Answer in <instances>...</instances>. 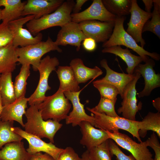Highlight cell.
<instances>
[{"mask_svg":"<svg viewBox=\"0 0 160 160\" xmlns=\"http://www.w3.org/2000/svg\"><path fill=\"white\" fill-rule=\"evenodd\" d=\"M25 115L27 118L24 127L25 131L40 138H48L50 142L54 143V136L62 127V124L52 119L44 120L35 105H30Z\"/></svg>","mask_w":160,"mask_h":160,"instance_id":"6da1fadb","label":"cell"},{"mask_svg":"<svg viewBox=\"0 0 160 160\" xmlns=\"http://www.w3.org/2000/svg\"><path fill=\"white\" fill-rule=\"evenodd\" d=\"M75 4L73 0L64 1L54 12L39 18H33L26 24L27 29L33 36L44 30L53 27H62L71 21V12Z\"/></svg>","mask_w":160,"mask_h":160,"instance_id":"7a4b0ae2","label":"cell"},{"mask_svg":"<svg viewBox=\"0 0 160 160\" xmlns=\"http://www.w3.org/2000/svg\"><path fill=\"white\" fill-rule=\"evenodd\" d=\"M125 16H116L114 27L112 33L108 40L103 42L102 47H109L115 46L123 45L130 48L137 53L143 59L145 63L149 58L159 61L160 55L155 52H150L139 46L132 37L125 30L124 23Z\"/></svg>","mask_w":160,"mask_h":160,"instance_id":"3957f363","label":"cell"},{"mask_svg":"<svg viewBox=\"0 0 160 160\" xmlns=\"http://www.w3.org/2000/svg\"><path fill=\"white\" fill-rule=\"evenodd\" d=\"M16 52L18 62L22 65H31L34 71H37L42 57L51 51L61 52L62 50L48 36L45 41L25 47H17Z\"/></svg>","mask_w":160,"mask_h":160,"instance_id":"277c9868","label":"cell"},{"mask_svg":"<svg viewBox=\"0 0 160 160\" xmlns=\"http://www.w3.org/2000/svg\"><path fill=\"white\" fill-rule=\"evenodd\" d=\"M36 106L44 120L52 119L59 122L66 119L71 104L63 92L58 89L53 95L46 96L42 102Z\"/></svg>","mask_w":160,"mask_h":160,"instance_id":"5b68a950","label":"cell"},{"mask_svg":"<svg viewBox=\"0 0 160 160\" xmlns=\"http://www.w3.org/2000/svg\"><path fill=\"white\" fill-rule=\"evenodd\" d=\"M87 109L94 116V126L95 127L111 132H119V129L125 130L130 133L134 137H136L139 142H142L138 132V121L129 120L119 116H109L104 113L93 111L89 107H87Z\"/></svg>","mask_w":160,"mask_h":160,"instance_id":"8992f818","label":"cell"},{"mask_svg":"<svg viewBox=\"0 0 160 160\" xmlns=\"http://www.w3.org/2000/svg\"><path fill=\"white\" fill-rule=\"evenodd\" d=\"M60 62L56 57H51L47 55L41 60L38 68L40 77L38 85L34 92L28 98L30 105H37L45 99L46 92L51 89L48 84V80L50 73L55 71Z\"/></svg>","mask_w":160,"mask_h":160,"instance_id":"52a82bcc","label":"cell"},{"mask_svg":"<svg viewBox=\"0 0 160 160\" xmlns=\"http://www.w3.org/2000/svg\"><path fill=\"white\" fill-rule=\"evenodd\" d=\"M134 72V78L127 85L124 90L121 106L117 110L119 114L122 113L123 118L132 121H136V114L142 107L141 101L137 104L136 89V84L141 75L138 72Z\"/></svg>","mask_w":160,"mask_h":160,"instance_id":"ba28073f","label":"cell"},{"mask_svg":"<svg viewBox=\"0 0 160 160\" xmlns=\"http://www.w3.org/2000/svg\"><path fill=\"white\" fill-rule=\"evenodd\" d=\"M34 18L33 15H28L8 23L13 35L12 44L15 48L19 46L25 47L41 41L43 38L41 33H40L33 36L28 29L23 28L25 24Z\"/></svg>","mask_w":160,"mask_h":160,"instance_id":"9c48e42d","label":"cell"},{"mask_svg":"<svg viewBox=\"0 0 160 160\" xmlns=\"http://www.w3.org/2000/svg\"><path fill=\"white\" fill-rule=\"evenodd\" d=\"M132 4L130 11L131 17L126 31L137 43H140L141 47L143 48L146 43L142 37V30L145 23L152 17V13L142 9L136 0H132Z\"/></svg>","mask_w":160,"mask_h":160,"instance_id":"30bf717a","label":"cell"},{"mask_svg":"<svg viewBox=\"0 0 160 160\" xmlns=\"http://www.w3.org/2000/svg\"><path fill=\"white\" fill-rule=\"evenodd\" d=\"M105 131L110 139L129 152L136 160H153V155L148 148L145 141L137 143L127 135L119 132H111Z\"/></svg>","mask_w":160,"mask_h":160,"instance_id":"8fae6325","label":"cell"},{"mask_svg":"<svg viewBox=\"0 0 160 160\" xmlns=\"http://www.w3.org/2000/svg\"><path fill=\"white\" fill-rule=\"evenodd\" d=\"M12 130L28 141L29 146L26 150L31 155L43 152L50 155L55 160H57L63 149L57 147L50 142H46L41 138L26 132L19 127H13Z\"/></svg>","mask_w":160,"mask_h":160,"instance_id":"7c38bea8","label":"cell"},{"mask_svg":"<svg viewBox=\"0 0 160 160\" xmlns=\"http://www.w3.org/2000/svg\"><path fill=\"white\" fill-rule=\"evenodd\" d=\"M71 21L79 23L85 20H95L101 22H115L116 16L109 12L102 0H94L87 9L81 12L71 15Z\"/></svg>","mask_w":160,"mask_h":160,"instance_id":"4fadbf2b","label":"cell"},{"mask_svg":"<svg viewBox=\"0 0 160 160\" xmlns=\"http://www.w3.org/2000/svg\"><path fill=\"white\" fill-rule=\"evenodd\" d=\"M115 22L87 20L80 22L79 25L87 37L94 39L96 43H103L108 40L111 36Z\"/></svg>","mask_w":160,"mask_h":160,"instance_id":"5bb4252c","label":"cell"},{"mask_svg":"<svg viewBox=\"0 0 160 160\" xmlns=\"http://www.w3.org/2000/svg\"><path fill=\"white\" fill-rule=\"evenodd\" d=\"M87 37L80 28L79 23L71 21L61 27L55 42L58 46H74L79 51L81 42Z\"/></svg>","mask_w":160,"mask_h":160,"instance_id":"9a60e30c","label":"cell"},{"mask_svg":"<svg viewBox=\"0 0 160 160\" xmlns=\"http://www.w3.org/2000/svg\"><path fill=\"white\" fill-rule=\"evenodd\" d=\"M155 65L154 60L149 58L145 64H139L135 69L134 72H139L144 80L143 89L137 94L139 98L149 96L153 90L160 87V74L156 73L153 69Z\"/></svg>","mask_w":160,"mask_h":160,"instance_id":"2e32d148","label":"cell"},{"mask_svg":"<svg viewBox=\"0 0 160 160\" xmlns=\"http://www.w3.org/2000/svg\"><path fill=\"white\" fill-rule=\"evenodd\" d=\"M81 90L77 92L65 91L63 93L66 97L71 102L73 106L72 111L68 115L65 119L67 124H71L73 127L79 125L83 121H87L93 126L94 125V117L89 116L85 112L84 105L80 102L79 96Z\"/></svg>","mask_w":160,"mask_h":160,"instance_id":"e0dca14e","label":"cell"},{"mask_svg":"<svg viewBox=\"0 0 160 160\" xmlns=\"http://www.w3.org/2000/svg\"><path fill=\"white\" fill-rule=\"evenodd\" d=\"M64 1V0H28L22 16L33 15L38 19L53 12Z\"/></svg>","mask_w":160,"mask_h":160,"instance_id":"ac0fdd59","label":"cell"},{"mask_svg":"<svg viewBox=\"0 0 160 160\" xmlns=\"http://www.w3.org/2000/svg\"><path fill=\"white\" fill-rule=\"evenodd\" d=\"M82 134L80 143L88 150L110 139L105 131L95 128L90 123L84 121L79 125Z\"/></svg>","mask_w":160,"mask_h":160,"instance_id":"d6986e66","label":"cell"},{"mask_svg":"<svg viewBox=\"0 0 160 160\" xmlns=\"http://www.w3.org/2000/svg\"><path fill=\"white\" fill-rule=\"evenodd\" d=\"M28 98L22 96L13 102L3 106L0 117L2 121H16L24 128L23 117L27 108Z\"/></svg>","mask_w":160,"mask_h":160,"instance_id":"ffe728a7","label":"cell"},{"mask_svg":"<svg viewBox=\"0 0 160 160\" xmlns=\"http://www.w3.org/2000/svg\"><path fill=\"white\" fill-rule=\"evenodd\" d=\"M100 64L101 66L105 70L106 74L105 77L99 79L100 81L110 83L116 87L122 99L124 89L127 85L134 78L135 72L133 74H130L116 72L109 67L107 61L105 59L101 60Z\"/></svg>","mask_w":160,"mask_h":160,"instance_id":"44dd1931","label":"cell"},{"mask_svg":"<svg viewBox=\"0 0 160 160\" xmlns=\"http://www.w3.org/2000/svg\"><path fill=\"white\" fill-rule=\"evenodd\" d=\"M69 65L79 84L85 83L91 79H95L103 73L102 71L97 66H96L93 68L86 66L80 58L73 59Z\"/></svg>","mask_w":160,"mask_h":160,"instance_id":"7402d4cb","label":"cell"},{"mask_svg":"<svg viewBox=\"0 0 160 160\" xmlns=\"http://www.w3.org/2000/svg\"><path fill=\"white\" fill-rule=\"evenodd\" d=\"M102 52L113 54L120 57L126 63L127 65L126 71L128 74H133L136 67L142 62H144L141 57L133 54L128 48L123 49L120 46L104 48Z\"/></svg>","mask_w":160,"mask_h":160,"instance_id":"603a6c76","label":"cell"},{"mask_svg":"<svg viewBox=\"0 0 160 160\" xmlns=\"http://www.w3.org/2000/svg\"><path fill=\"white\" fill-rule=\"evenodd\" d=\"M31 157L23 142L7 143L0 150V160H30Z\"/></svg>","mask_w":160,"mask_h":160,"instance_id":"cb8c5ba5","label":"cell"},{"mask_svg":"<svg viewBox=\"0 0 160 160\" xmlns=\"http://www.w3.org/2000/svg\"><path fill=\"white\" fill-rule=\"evenodd\" d=\"M26 2L21 0H0V7H4L1 10L2 22L8 23L21 18Z\"/></svg>","mask_w":160,"mask_h":160,"instance_id":"d4e9b609","label":"cell"},{"mask_svg":"<svg viewBox=\"0 0 160 160\" xmlns=\"http://www.w3.org/2000/svg\"><path fill=\"white\" fill-rule=\"evenodd\" d=\"M56 71L60 82L59 89L63 92H77L80 90L79 84L70 66H59Z\"/></svg>","mask_w":160,"mask_h":160,"instance_id":"484cf974","label":"cell"},{"mask_svg":"<svg viewBox=\"0 0 160 160\" xmlns=\"http://www.w3.org/2000/svg\"><path fill=\"white\" fill-rule=\"evenodd\" d=\"M12 42L0 48V75L12 73L16 68L18 57Z\"/></svg>","mask_w":160,"mask_h":160,"instance_id":"4316f807","label":"cell"},{"mask_svg":"<svg viewBox=\"0 0 160 160\" xmlns=\"http://www.w3.org/2000/svg\"><path fill=\"white\" fill-rule=\"evenodd\" d=\"M137 127L140 137H144L149 130L156 132L160 138V112H149L142 120L138 121Z\"/></svg>","mask_w":160,"mask_h":160,"instance_id":"83f0119b","label":"cell"},{"mask_svg":"<svg viewBox=\"0 0 160 160\" xmlns=\"http://www.w3.org/2000/svg\"><path fill=\"white\" fill-rule=\"evenodd\" d=\"M0 94L3 106L13 102L16 99L12 73L0 75Z\"/></svg>","mask_w":160,"mask_h":160,"instance_id":"f1b7e54d","label":"cell"},{"mask_svg":"<svg viewBox=\"0 0 160 160\" xmlns=\"http://www.w3.org/2000/svg\"><path fill=\"white\" fill-rule=\"evenodd\" d=\"M102 3L111 14L118 16H123L130 14L132 0H102Z\"/></svg>","mask_w":160,"mask_h":160,"instance_id":"f546056e","label":"cell"},{"mask_svg":"<svg viewBox=\"0 0 160 160\" xmlns=\"http://www.w3.org/2000/svg\"><path fill=\"white\" fill-rule=\"evenodd\" d=\"M14 121H1L0 123V149L6 144L13 142H20L23 139L12 130Z\"/></svg>","mask_w":160,"mask_h":160,"instance_id":"4dcf8cb0","label":"cell"},{"mask_svg":"<svg viewBox=\"0 0 160 160\" xmlns=\"http://www.w3.org/2000/svg\"><path fill=\"white\" fill-rule=\"evenodd\" d=\"M30 65H22L19 74L15 78L14 87L16 99L25 95L26 81L30 74Z\"/></svg>","mask_w":160,"mask_h":160,"instance_id":"1f68e13d","label":"cell"},{"mask_svg":"<svg viewBox=\"0 0 160 160\" xmlns=\"http://www.w3.org/2000/svg\"><path fill=\"white\" fill-rule=\"evenodd\" d=\"M153 10L152 19L145 23L142 33L146 31L152 32L160 39V1L153 0Z\"/></svg>","mask_w":160,"mask_h":160,"instance_id":"d6a6232c","label":"cell"},{"mask_svg":"<svg viewBox=\"0 0 160 160\" xmlns=\"http://www.w3.org/2000/svg\"><path fill=\"white\" fill-rule=\"evenodd\" d=\"M109 139L97 146L87 150L90 160H112L109 149Z\"/></svg>","mask_w":160,"mask_h":160,"instance_id":"836d02e7","label":"cell"},{"mask_svg":"<svg viewBox=\"0 0 160 160\" xmlns=\"http://www.w3.org/2000/svg\"><path fill=\"white\" fill-rule=\"evenodd\" d=\"M94 87L99 91L101 97L117 100V96L119 94L117 88L108 83L97 80L93 82Z\"/></svg>","mask_w":160,"mask_h":160,"instance_id":"e575fe53","label":"cell"},{"mask_svg":"<svg viewBox=\"0 0 160 160\" xmlns=\"http://www.w3.org/2000/svg\"><path fill=\"white\" fill-rule=\"evenodd\" d=\"M117 100L101 97L97 105L90 109L95 112L104 113L107 116L113 117L119 116L115 109V105Z\"/></svg>","mask_w":160,"mask_h":160,"instance_id":"d590c367","label":"cell"},{"mask_svg":"<svg viewBox=\"0 0 160 160\" xmlns=\"http://www.w3.org/2000/svg\"><path fill=\"white\" fill-rule=\"evenodd\" d=\"M13 38V35L8 23L2 22L0 24V48L12 43Z\"/></svg>","mask_w":160,"mask_h":160,"instance_id":"8d00e7d4","label":"cell"},{"mask_svg":"<svg viewBox=\"0 0 160 160\" xmlns=\"http://www.w3.org/2000/svg\"><path fill=\"white\" fill-rule=\"evenodd\" d=\"M108 145L111 155L115 156L116 160H136L131 154L129 156L125 154L112 140L109 139Z\"/></svg>","mask_w":160,"mask_h":160,"instance_id":"74e56055","label":"cell"},{"mask_svg":"<svg viewBox=\"0 0 160 160\" xmlns=\"http://www.w3.org/2000/svg\"><path fill=\"white\" fill-rule=\"evenodd\" d=\"M157 136L153 132L150 137L145 141L147 146L152 148L155 152L153 160H160V144Z\"/></svg>","mask_w":160,"mask_h":160,"instance_id":"f35d334b","label":"cell"},{"mask_svg":"<svg viewBox=\"0 0 160 160\" xmlns=\"http://www.w3.org/2000/svg\"><path fill=\"white\" fill-rule=\"evenodd\" d=\"M57 160H82L74 150L71 147H67L59 154Z\"/></svg>","mask_w":160,"mask_h":160,"instance_id":"ab89813d","label":"cell"},{"mask_svg":"<svg viewBox=\"0 0 160 160\" xmlns=\"http://www.w3.org/2000/svg\"><path fill=\"white\" fill-rule=\"evenodd\" d=\"M82 45L84 49L89 52L94 51L97 47L96 42L93 39L87 37L83 41Z\"/></svg>","mask_w":160,"mask_h":160,"instance_id":"60d3db41","label":"cell"},{"mask_svg":"<svg viewBox=\"0 0 160 160\" xmlns=\"http://www.w3.org/2000/svg\"><path fill=\"white\" fill-rule=\"evenodd\" d=\"M30 160H55L53 158L48 154L39 152L31 155Z\"/></svg>","mask_w":160,"mask_h":160,"instance_id":"b9f144b4","label":"cell"},{"mask_svg":"<svg viewBox=\"0 0 160 160\" xmlns=\"http://www.w3.org/2000/svg\"><path fill=\"white\" fill-rule=\"evenodd\" d=\"M88 1L87 0H76V3L74 4L72 9L73 14L77 13L79 12L83 4Z\"/></svg>","mask_w":160,"mask_h":160,"instance_id":"7bdbcfd3","label":"cell"},{"mask_svg":"<svg viewBox=\"0 0 160 160\" xmlns=\"http://www.w3.org/2000/svg\"><path fill=\"white\" fill-rule=\"evenodd\" d=\"M145 6V11L151 13V9L153 6V0H143Z\"/></svg>","mask_w":160,"mask_h":160,"instance_id":"ee69618b","label":"cell"},{"mask_svg":"<svg viewBox=\"0 0 160 160\" xmlns=\"http://www.w3.org/2000/svg\"><path fill=\"white\" fill-rule=\"evenodd\" d=\"M153 107L158 111L160 112V98L158 97L152 101Z\"/></svg>","mask_w":160,"mask_h":160,"instance_id":"f6af8a7d","label":"cell"},{"mask_svg":"<svg viewBox=\"0 0 160 160\" xmlns=\"http://www.w3.org/2000/svg\"><path fill=\"white\" fill-rule=\"evenodd\" d=\"M82 160H90L88 155V151L87 150L84 152L81 155Z\"/></svg>","mask_w":160,"mask_h":160,"instance_id":"bcb514c9","label":"cell"},{"mask_svg":"<svg viewBox=\"0 0 160 160\" xmlns=\"http://www.w3.org/2000/svg\"><path fill=\"white\" fill-rule=\"evenodd\" d=\"M3 107V105L2 104L1 97V95L0 94V116ZM1 122V118L0 117V123Z\"/></svg>","mask_w":160,"mask_h":160,"instance_id":"7dc6e473","label":"cell"},{"mask_svg":"<svg viewBox=\"0 0 160 160\" xmlns=\"http://www.w3.org/2000/svg\"><path fill=\"white\" fill-rule=\"evenodd\" d=\"M1 20V9H0V21Z\"/></svg>","mask_w":160,"mask_h":160,"instance_id":"c3c4849f","label":"cell"}]
</instances>
